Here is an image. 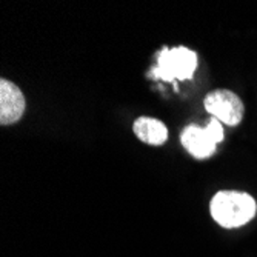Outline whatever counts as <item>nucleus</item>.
Here are the masks:
<instances>
[{
  "instance_id": "f257e3e1",
  "label": "nucleus",
  "mask_w": 257,
  "mask_h": 257,
  "mask_svg": "<svg viewBox=\"0 0 257 257\" xmlns=\"http://www.w3.org/2000/svg\"><path fill=\"white\" fill-rule=\"evenodd\" d=\"M257 205L252 196L242 191H219L209 203L211 217L223 228H239L255 216Z\"/></svg>"
},
{
  "instance_id": "f03ea898",
  "label": "nucleus",
  "mask_w": 257,
  "mask_h": 257,
  "mask_svg": "<svg viewBox=\"0 0 257 257\" xmlns=\"http://www.w3.org/2000/svg\"><path fill=\"white\" fill-rule=\"evenodd\" d=\"M197 69V54L186 46H176V48H163L157 56V66L150 73L154 80L185 82L191 80Z\"/></svg>"
},
{
  "instance_id": "7ed1b4c3",
  "label": "nucleus",
  "mask_w": 257,
  "mask_h": 257,
  "mask_svg": "<svg viewBox=\"0 0 257 257\" xmlns=\"http://www.w3.org/2000/svg\"><path fill=\"white\" fill-rule=\"evenodd\" d=\"M223 140V128L216 117H211L209 123L202 128L199 125H188L180 133L182 147L194 159L203 160L216 153L217 145Z\"/></svg>"
},
{
  "instance_id": "20e7f679",
  "label": "nucleus",
  "mask_w": 257,
  "mask_h": 257,
  "mask_svg": "<svg viewBox=\"0 0 257 257\" xmlns=\"http://www.w3.org/2000/svg\"><path fill=\"white\" fill-rule=\"evenodd\" d=\"M205 109L219 122L228 126H237L245 114L242 99L229 89H214L203 99Z\"/></svg>"
},
{
  "instance_id": "39448f33",
  "label": "nucleus",
  "mask_w": 257,
  "mask_h": 257,
  "mask_svg": "<svg viewBox=\"0 0 257 257\" xmlns=\"http://www.w3.org/2000/svg\"><path fill=\"white\" fill-rule=\"evenodd\" d=\"M27 102L22 89L7 79H0V125L17 123L25 114Z\"/></svg>"
},
{
  "instance_id": "423d86ee",
  "label": "nucleus",
  "mask_w": 257,
  "mask_h": 257,
  "mask_svg": "<svg viewBox=\"0 0 257 257\" xmlns=\"http://www.w3.org/2000/svg\"><path fill=\"white\" fill-rule=\"evenodd\" d=\"M133 131L140 142L148 145L160 147L168 140V128L165 123L153 117H147V115H142L134 122Z\"/></svg>"
}]
</instances>
